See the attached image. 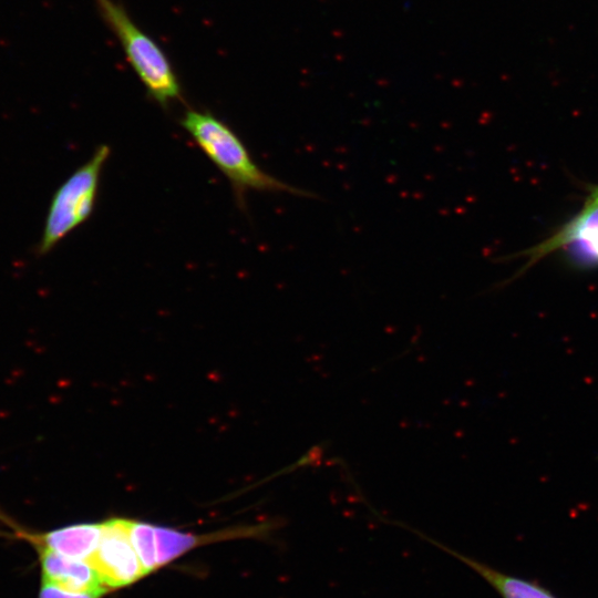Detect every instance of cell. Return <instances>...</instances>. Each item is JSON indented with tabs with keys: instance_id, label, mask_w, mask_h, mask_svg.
I'll use <instances>...</instances> for the list:
<instances>
[{
	"instance_id": "obj_9",
	"label": "cell",
	"mask_w": 598,
	"mask_h": 598,
	"mask_svg": "<svg viewBox=\"0 0 598 598\" xmlns=\"http://www.w3.org/2000/svg\"><path fill=\"white\" fill-rule=\"evenodd\" d=\"M417 534L475 571L488 582L502 598H557L550 590L535 581L499 571L485 563L456 551L421 533Z\"/></svg>"
},
{
	"instance_id": "obj_4",
	"label": "cell",
	"mask_w": 598,
	"mask_h": 598,
	"mask_svg": "<svg viewBox=\"0 0 598 598\" xmlns=\"http://www.w3.org/2000/svg\"><path fill=\"white\" fill-rule=\"evenodd\" d=\"M106 589L131 585L146 575L128 535V519L103 522L100 544L87 560Z\"/></svg>"
},
{
	"instance_id": "obj_6",
	"label": "cell",
	"mask_w": 598,
	"mask_h": 598,
	"mask_svg": "<svg viewBox=\"0 0 598 598\" xmlns=\"http://www.w3.org/2000/svg\"><path fill=\"white\" fill-rule=\"evenodd\" d=\"M9 523L18 537L30 543L34 548H45L83 560L92 557L103 533V522L70 524L44 532H31L13 526L11 520Z\"/></svg>"
},
{
	"instance_id": "obj_5",
	"label": "cell",
	"mask_w": 598,
	"mask_h": 598,
	"mask_svg": "<svg viewBox=\"0 0 598 598\" xmlns=\"http://www.w3.org/2000/svg\"><path fill=\"white\" fill-rule=\"evenodd\" d=\"M558 250H567L586 265H598V202L587 199L580 212L556 233L519 252L527 258L523 270Z\"/></svg>"
},
{
	"instance_id": "obj_12",
	"label": "cell",
	"mask_w": 598,
	"mask_h": 598,
	"mask_svg": "<svg viewBox=\"0 0 598 598\" xmlns=\"http://www.w3.org/2000/svg\"><path fill=\"white\" fill-rule=\"evenodd\" d=\"M587 199L598 202V186L591 189Z\"/></svg>"
},
{
	"instance_id": "obj_3",
	"label": "cell",
	"mask_w": 598,
	"mask_h": 598,
	"mask_svg": "<svg viewBox=\"0 0 598 598\" xmlns=\"http://www.w3.org/2000/svg\"><path fill=\"white\" fill-rule=\"evenodd\" d=\"M110 154L109 145H99L92 156L55 189L35 247L38 256L49 254L92 215L101 174Z\"/></svg>"
},
{
	"instance_id": "obj_1",
	"label": "cell",
	"mask_w": 598,
	"mask_h": 598,
	"mask_svg": "<svg viewBox=\"0 0 598 598\" xmlns=\"http://www.w3.org/2000/svg\"><path fill=\"white\" fill-rule=\"evenodd\" d=\"M179 124L229 181L238 205L245 204L248 190L316 198L313 193L289 185L260 168L239 136L212 112L187 109Z\"/></svg>"
},
{
	"instance_id": "obj_11",
	"label": "cell",
	"mask_w": 598,
	"mask_h": 598,
	"mask_svg": "<svg viewBox=\"0 0 598 598\" xmlns=\"http://www.w3.org/2000/svg\"><path fill=\"white\" fill-rule=\"evenodd\" d=\"M104 591H72L42 580L39 598H100Z\"/></svg>"
},
{
	"instance_id": "obj_7",
	"label": "cell",
	"mask_w": 598,
	"mask_h": 598,
	"mask_svg": "<svg viewBox=\"0 0 598 598\" xmlns=\"http://www.w3.org/2000/svg\"><path fill=\"white\" fill-rule=\"evenodd\" d=\"M269 530V525H256L237 527L209 534L185 533L174 528L154 525L156 556L158 568L178 558L195 547L209 544L212 542L255 537Z\"/></svg>"
},
{
	"instance_id": "obj_8",
	"label": "cell",
	"mask_w": 598,
	"mask_h": 598,
	"mask_svg": "<svg viewBox=\"0 0 598 598\" xmlns=\"http://www.w3.org/2000/svg\"><path fill=\"white\" fill-rule=\"evenodd\" d=\"M42 580L72 591H104L94 567L87 560L71 558L45 548H35Z\"/></svg>"
},
{
	"instance_id": "obj_10",
	"label": "cell",
	"mask_w": 598,
	"mask_h": 598,
	"mask_svg": "<svg viewBox=\"0 0 598 598\" xmlns=\"http://www.w3.org/2000/svg\"><path fill=\"white\" fill-rule=\"evenodd\" d=\"M128 535L146 575L157 569L154 525L128 519Z\"/></svg>"
},
{
	"instance_id": "obj_2",
	"label": "cell",
	"mask_w": 598,
	"mask_h": 598,
	"mask_svg": "<svg viewBox=\"0 0 598 598\" xmlns=\"http://www.w3.org/2000/svg\"><path fill=\"white\" fill-rule=\"evenodd\" d=\"M94 3L147 94L165 109L179 101L182 87L178 78L157 42L135 23L120 2L94 0Z\"/></svg>"
}]
</instances>
